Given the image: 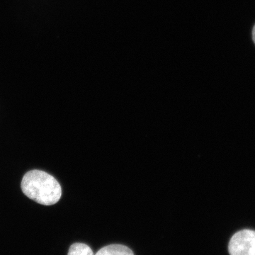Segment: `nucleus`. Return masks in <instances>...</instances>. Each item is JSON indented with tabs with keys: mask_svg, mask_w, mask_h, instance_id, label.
I'll use <instances>...</instances> for the list:
<instances>
[{
	"mask_svg": "<svg viewBox=\"0 0 255 255\" xmlns=\"http://www.w3.org/2000/svg\"><path fill=\"white\" fill-rule=\"evenodd\" d=\"M21 187L25 195L41 205H54L62 196L61 186L55 178L38 169L25 174Z\"/></svg>",
	"mask_w": 255,
	"mask_h": 255,
	"instance_id": "obj_1",
	"label": "nucleus"
},
{
	"mask_svg": "<svg viewBox=\"0 0 255 255\" xmlns=\"http://www.w3.org/2000/svg\"><path fill=\"white\" fill-rule=\"evenodd\" d=\"M230 255H255V231L245 229L235 233L228 244Z\"/></svg>",
	"mask_w": 255,
	"mask_h": 255,
	"instance_id": "obj_2",
	"label": "nucleus"
},
{
	"mask_svg": "<svg viewBox=\"0 0 255 255\" xmlns=\"http://www.w3.org/2000/svg\"><path fill=\"white\" fill-rule=\"evenodd\" d=\"M95 255H134L130 248L122 245H111L102 248Z\"/></svg>",
	"mask_w": 255,
	"mask_h": 255,
	"instance_id": "obj_3",
	"label": "nucleus"
},
{
	"mask_svg": "<svg viewBox=\"0 0 255 255\" xmlns=\"http://www.w3.org/2000/svg\"><path fill=\"white\" fill-rule=\"evenodd\" d=\"M68 255H95L90 246L84 243H75L70 246Z\"/></svg>",
	"mask_w": 255,
	"mask_h": 255,
	"instance_id": "obj_4",
	"label": "nucleus"
},
{
	"mask_svg": "<svg viewBox=\"0 0 255 255\" xmlns=\"http://www.w3.org/2000/svg\"><path fill=\"white\" fill-rule=\"evenodd\" d=\"M253 41H254V43H255V26H254V28H253Z\"/></svg>",
	"mask_w": 255,
	"mask_h": 255,
	"instance_id": "obj_5",
	"label": "nucleus"
}]
</instances>
